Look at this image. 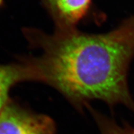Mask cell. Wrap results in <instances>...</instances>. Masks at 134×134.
Returning <instances> with one entry per match:
<instances>
[{
	"label": "cell",
	"instance_id": "cell-3",
	"mask_svg": "<svg viewBox=\"0 0 134 134\" xmlns=\"http://www.w3.org/2000/svg\"><path fill=\"white\" fill-rule=\"evenodd\" d=\"M59 25L71 29L86 14L91 0H42Z\"/></svg>",
	"mask_w": 134,
	"mask_h": 134
},
{
	"label": "cell",
	"instance_id": "cell-6",
	"mask_svg": "<svg viewBox=\"0 0 134 134\" xmlns=\"http://www.w3.org/2000/svg\"><path fill=\"white\" fill-rule=\"evenodd\" d=\"M2 1H3V0H0V5H1V4H2Z\"/></svg>",
	"mask_w": 134,
	"mask_h": 134
},
{
	"label": "cell",
	"instance_id": "cell-5",
	"mask_svg": "<svg viewBox=\"0 0 134 134\" xmlns=\"http://www.w3.org/2000/svg\"><path fill=\"white\" fill-rule=\"evenodd\" d=\"M100 134H134V128L117 125L115 122L100 115H96Z\"/></svg>",
	"mask_w": 134,
	"mask_h": 134
},
{
	"label": "cell",
	"instance_id": "cell-4",
	"mask_svg": "<svg viewBox=\"0 0 134 134\" xmlns=\"http://www.w3.org/2000/svg\"><path fill=\"white\" fill-rule=\"evenodd\" d=\"M32 80L28 62L23 64L0 65V111L7 105L9 91L17 82Z\"/></svg>",
	"mask_w": 134,
	"mask_h": 134
},
{
	"label": "cell",
	"instance_id": "cell-2",
	"mask_svg": "<svg viewBox=\"0 0 134 134\" xmlns=\"http://www.w3.org/2000/svg\"><path fill=\"white\" fill-rule=\"evenodd\" d=\"M52 120L34 114L13 104L0 111V134H54Z\"/></svg>",
	"mask_w": 134,
	"mask_h": 134
},
{
	"label": "cell",
	"instance_id": "cell-1",
	"mask_svg": "<svg viewBox=\"0 0 134 134\" xmlns=\"http://www.w3.org/2000/svg\"><path fill=\"white\" fill-rule=\"evenodd\" d=\"M36 38L42 55L29 61L33 80L51 85L73 100L100 99L134 110L127 81L134 54V16L106 34L58 28L53 35Z\"/></svg>",
	"mask_w": 134,
	"mask_h": 134
}]
</instances>
